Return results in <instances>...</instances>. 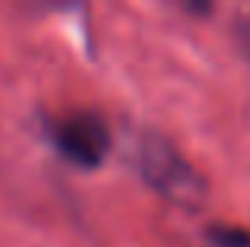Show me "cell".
I'll return each instance as SVG.
<instances>
[{"label": "cell", "mask_w": 250, "mask_h": 247, "mask_svg": "<svg viewBox=\"0 0 250 247\" xmlns=\"http://www.w3.org/2000/svg\"><path fill=\"white\" fill-rule=\"evenodd\" d=\"M127 152L136 174L152 187L159 197L181 209H200L206 203V181L203 174L177 152L174 146L155 130H136L127 140Z\"/></svg>", "instance_id": "obj_1"}, {"label": "cell", "mask_w": 250, "mask_h": 247, "mask_svg": "<svg viewBox=\"0 0 250 247\" xmlns=\"http://www.w3.org/2000/svg\"><path fill=\"white\" fill-rule=\"evenodd\" d=\"M51 143L76 168H98L111 149V133L104 121L92 111H76L51 121Z\"/></svg>", "instance_id": "obj_2"}, {"label": "cell", "mask_w": 250, "mask_h": 247, "mask_svg": "<svg viewBox=\"0 0 250 247\" xmlns=\"http://www.w3.org/2000/svg\"><path fill=\"white\" fill-rule=\"evenodd\" d=\"M209 238H212L215 247H250V235L241 228H228V225H215L209 228Z\"/></svg>", "instance_id": "obj_3"}]
</instances>
